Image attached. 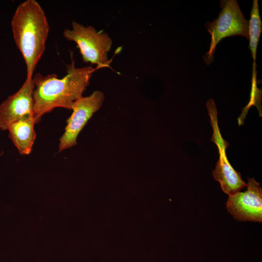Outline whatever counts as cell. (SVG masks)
Segmentation results:
<instances>
[{
  "mask_svg": "<svg viewBox=\"0 0 262 262\" xmlns=\"http://www.w3.org/2000/svg\"><path fill=\"white\" fill-rule=\"evenodd\" d=\"M95 69L91 66L76 67L73 61L67 66V73L59 79L54 74L33 76V112L36 123L44 114L55 108L71 110L89 83Z\"/></svg>",
  "mask_w": 262,
  "mask_h": 262,
  "instance_id": "obj_1",
  "label": "cell"
},
{
  "mask_svg": "<svg viewBox=\"0 0 262 262\" xmlns=\"http://www.w3.org/2000/svg\"><path fill=\"white\" fill-rule=\"evenodd\" d=\"M13 38L25 62L27 77L32 78L45 50L49 31L46 14L35 0H26L16 8L11 20Z\"/></svg>",
  "mask_w": 262,
  "mask_h": 262,
  "instance_id": "obj_2",
  "label": "cell"
},
{
  "mask_svg": "<svg viewBox=\"0 0 262 262\" xmlns=\"http://www.w3.org/2000/svg\"><path fill=\"white\" fill-rule=\"evenodd\" d=\"M220 4L221 10L217 18L205 24L211 36L209 50L203 57L207 65L213 62L216 46L222 39L241 35L248 40V21L241 12L237 1L222 0Z\"/></svg>",
  "mask_w": 262,
  "mask_h": 262,
  "instance_id": "obj_3",
  "label": "cell"
},
{
  "mask_svg": "<svg viewBox=\"0 0 262 262\" xmlns=\"http://www.w3.org/2000/svg\"><path fill=\"white\" fill-rule=\"evenodd\" d=\"M63 36L77 45L84 62L96 65L98 67L108 66L112 40L106 33L98 32L90 25L84 26L73 21L71 29H65Z\"/></svg>",
  "mask_w": 262,
  "mask_h": 262,
  "instance_id": "obj_4",
  "label": "cell"
},
{
  "mask_svg": "<svg viewBox=\"0 0 262 262\" xmlns=\"http://www.w3.org/2000/svg\"><path fill=\"white\" fill-rule=\"evenodd\" d=\"M104 93L95 91L90 95L82 97L74 103L72 113L67 121L65 132L60 139V151L77 144L79 133L93 114L101 107L104 100Z\"/></svg>",
  "mask_w": 262,
  "mask_h": 262,
  "instance_id": "obj_5",
  "label": "cell"
},
{
  "mask_svg": "<svg viewBox=\"0 0 262 262\" xmlns=\"http://www.w3.org/2000/svg\"><path fill=\"white\" fill-rule=\"evenodd\" d=\"M247 189L229 196L226 207L239 221L262 222V189L255 179L247 178Z\"/></svg>",
  "mask_w": 262,
  "mask_h": 262,
  "instance_id": "obj_6",
  "label": "cell"
},
{
  "mask_svg": "<svg viewBox=\"0 0 262 262\" xmlns=\"http://www.w3.org/2000/svg\"><path fill=\"white\" fill-rule=\"evenodd\" d=\"M32 78H26L21 88L0 104L1 130H7L13 122L26 115L33 114V94L34 86Z\"/></svg>",
  "mask_w": 262,
  "mask_h": 262,
  "instance_id": "obj_7",
  "label": "cell"
},
{
  "mask_svg": "<svg viewBox=\"0 0 262 262\" xmlns=\"http://www.w3.org/2000/svg\"><path fill=\"white\" fill-rule=\"evenodd\" d=\"M220 157L213 171L214 179L220 184L223 191L229 196L233 195L246 187L241 174L235 170L228 161L225 152L226 147H218Z\"/></svg>",
  "mask_w": 262,
  "mask_h": 262,
  "instance_id": "obj_8",
  "label": "cell"
},
{
  "mask_svg": "<svg viewBox=\"0 0 262 262\" xmlns=\"http://www.w3.org/2000/svg\"><path fill=\"white\" fill-rule=\"evenodd\" d=\"M33 114L26 115L11 123L7 130L9 136L21 155H28L33 145L36 133Z\"/></svg>",
  "mask_w": 262,
  "mask_h": 262,
  "instance_id": "obj_9",
  "label": "cell"
},
{
  "mask_svg": "<svg viewBox=\"0 0 262 262\" xmlns=\"http://www.w3.org/2000/svg\"><path fill=\"white\" fill-rule=\"evenodd\" d=\"M262 27L258 1L254 0L250 12V18L248 21V48L253 59V64H256L257 49L262 32Z\"/></svg>",
  "mask_w": 262,
  "mask_h": 262,
  "instance_id": "obj_10",
  "label": "cell"
}]
</instances>
